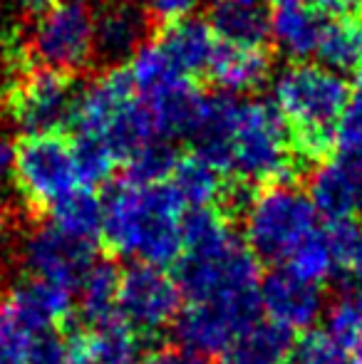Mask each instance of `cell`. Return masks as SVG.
Returning a JSON list of instances; mask_svg holds the SVG:
<instances>
[{"label": "cell", "mask_w": 362, "mask_h": 364, "mask_svg": "<svg viewBox=\"0 0 362 364\" xmlns=\"http://www.w3.org/2000/svg\"><path fill=\"white\" fill-rule=\"evenodd\" d=\"M166 58L174 63L183 77H191L198 73H208L213 55H216V35L206 20L186 18L179 23L164 25L159 40H156Z\"/></svg>", "instance_id": "19"}, {"label": "cell", "mask_w": 362, "mask_h": 364, "mask_svg": "<svg viewBox=\"0 0 362 364\" xmlns=\"http://www.w3.org/2000/svg\"><path fill=\"white\" fill-rule=\"evenodd\" d=\"M348 95L345 77L320 63H293L273 80V107L288 127L300 164L330 156Z\"/></svg>", "instance_id": "3"}, {"label": "cell", "mask_w": 362, "mask_h": 364, "mask_svg": "<svg viewBox=\"0 0 362 364\" xmlns=\"http://www.w3.org/2000/svg\"><path fill=\"white\" fill-rule=\"evenodd\" d=\"M183 302H213L261 317V263L223 208L183 216V248L174 273Z\"/></svg>", "instance_id": "1"}, {"label": "cell", "mask_w": 362, "mask_h": 364, "mask_svg": "<svg viewBox=\"0 0 362 364\" xmlns=\"http://www.w3.org/2000/svg\"><path fill=\"white\" fill-rule=\"evenodd\" d=\"M78 310L75 292L25 275L0 297V317L28 342L58 335Z\"/></svg>", "instance_id": "11"}, {"label": "cell", "mask_w": 362, "mask_h": 364, "mask_svg": "<svg viewBox=\"0 0 362 364\" xmlns=\"http://www.w3.org/2000/svg\"><path fill=\"white\" fill-rule=\"evenodd\" d=\"M280 268H285L288 273H293L295 278L305 280V283L318 285V288H323L328 280H333L335 265H333V255H330V248H328V240H325V235H323V225H320L318 233L305 240Z\"/></svg>", "instance_id": "29"}, {"label": "cell", "mask_w": 362, "mask_h": 364, "mask_svg": "<svg viewBox=\"0 0 362 364\" xmlns=\"http://www.w3.org/2000/svg\"><path fill=\"white\" fill-rule=\"evenodd\" d=\"M50 220L53 228H58L63 235L78 240V243L92 245L102 243V216H105V203L95 193V188H78L68 198L55 203L50 208Z\"/></svg>", "instance_id": "22"}, {"label": "cell", "mask_w": 362, "mask_h": 364, "mask_svg": "<svg viewBox=\"0 0 362 364\" xmlns=\"http://www.w3.org/2000/svg\"><path fill=\"white\" fill-rule=\"evenodd\" d=\"M142 364H206L203 360H198V357L188 355V352L183 350H156V352H149V357H144V362Z\"/></svg>", "instance_id": "35"}, {"label": "cell", "mask_w": 362, "mask_h": 364, "mask_svg": "<svg viewBox=\"0 0 362 364\" xmlns=\"http://www.w3.org/2000/svg\"><path fill=\"white\" fill-rule=\"evenodd\" d=\"M323 330L348 357L362 350V297L358 288L343 292L325 307Z\"/></svg>", "instance_id": "27"}, {"label": "cell", "mask_w": 362, "mask_h": 364, "mask_svg": "<svg viewBox=\"0 0 362 364\" xmlns=\"http://www.w3.org/2000/svg\"><path fill=\"white\" fill-rule=\"evenodd\" d=\"M358 30V50H360V63H362V23H360V28H355Z\"/></svg>", "instance_id": "38"}, {"label": "cell", "mask_w": 362, "mask_h": 364, "mask_svg": "<svg viewBox=\"0 0 362 364\" xmlns=\"http://www.w3.org/2000/svg\"><path fill=\"white\" fill-rule=\"evenodd\" d=\"M183 307V295L174 273L154 265L132 263L119 275L117 320L127 325L142 342L159 337L171 327Z\"/></svg>", "instance_id": "8"}, {"label": "cell", "mask_w": 362, "mask_h": 364, "mask_svg": "<svg viewBox=\"0 0 362 364\" xmlns=\"http://www.w3.org/2000/svg\"><path fill=\"white\" fill-rule=\"evenodd\" d=\"M75 159H78V171H80V181L85 188H95L97 183L107 181L115 171V166L119 164V159L115 156L107 144L95 139H80L75 136Z\"/></svg>", "instance_id": "30"}, {"label": "cell", "mask_w": 362, "mask_h": 364, "mask_svg": "<svg viewBox=\"0 0 362 364\" xmlns=\"http://www.w3.org/2000/svg\"><path fill=\"white\" fill-rule=\"evenodd\" d=\"M73 127L80 139L102 141L122 164L142 149L164 141L127 70H107L78 92Z\"/></svg>", "instance_id": "4"}, {"label": "cell", "mask_w": 362, "mask_h": 364, "mask_svg": "<svg viewBox=\"0 0 362 364\" xmlns=\"http://www.w3.org/2000/svg\"><path fill=\"white\" fill-rule=\"evenodd\" d=\"M78 87L73 77L58 70H35L23 75L5 92V109L25 136L63 134L73 124Z\"/></svg>", "instance_id": "10"}, {"label": "cell", "mask_w": 362, "mask_h": 364, "mask_svg": "<svg viewBox=\"0 0 362 364\" xmlns=\"http://www.w3.org/2000/svg\"><path fill=\"white\" fill-rule=\"evenodd\" d=\"M325 23L328 20L320 15V10L310 8V5H280L273 15L271 38L280 48V53L293 60H305L318 53Z\"/></svg>", "instance_id": "21"}, {"label": "cell", "mask_w": 362, "mask_h": 364, "mask_svg": "<svg viewBox=\"0 0 362 364\" xmlns=\"http://www.w3.org/2000/svg\"><path fill=\"white\" fill-rule=\"evenodd\" d=\"M308 198L325 223L358 218L362 213V156H325L310 173Z\"/></svg>", "instance_id": "14"}, {"label": "cell", "mask_w": 362, "mask_h": 364, "mask_svg": "<svg viewBox=\"0 0 362 364\" xmlns=\"http://www.w3.org/2000/svg\"><path fill=\"white\" fill-rule=\"evenodd\" d=\"M293 335L258 320L233 342L226 355V364H288Z\"/></svg>", "instance_id": "24"}, {"label": "cell", "mask_w": 362, "mask_h": 364, "mask_svg": "<svg viewBox=\"0 0 362 364\" xmlns=\"http://www.w3.org/2000/svg\"><path fill=\"white\" fill-rule=\"evenodd\" d=\"M318 230L320 216L308 193L293 183L263 186L246 201L241 238L258 263L280 268Z\"/></svg>", "instance_id": "6"}, {"label": "cell", "mask_w": 362, "mask_h": 364, "mask_svg": "<svg viewBox=\"0 0 362 364\" xmlns=\"http://www.w3.org/2000/svg\"><path fill=\"white\" fill-rule=\"evenodd\" d=\"M95 248L63 235L50 223L40 225L23 245V263L30 278L78 292L80 280L95 263Z\"/></svg>", "instance_id": "13"}, {"label": "cell", "mask_w": 362, "mask_h": 364, "mask_svg": "<svg viewBox=\"0 0 362 364\" xmlns=\"http://www.w3.org/2000/svg\"><path fill=\"white\" fill-rule=\"evenodd\" d=\"M208 75L226 95H251L266 85L271 75V58L263 53V48L218 45L208 65Z\"/></svg>", "instance_id": "20"}, {"label": "cell", "mask_w": 362, "mask_h": 364, "mask_svg": "<svg viewBox=\"0 0 362 364\" xmlns=\"http://www.w3.org/2000/svg\"><path fill=\"white\" fill-rule=\"evenodd\" d=\"M65 364H142V340L119 320L80 325L63 337Z\"/></svg>", "instance_id": "15"}, {"label": "cell", "mask_w": 362, "mask_h": 364, "mask_svg": "<svg viewBox=\"0 0 362 364\" xmlns=\"http://www.w3.org/2000/svg\"><path fill=\"white\" fill-rule=\"evenodd\" d=\"M358 292H360V297H362V285H360V288H358Z\"/></svg>", "instance_id": "40"}, {"label": "cell", "mask_w": 362, "mask_h": 364, "mask_svg": "<svg viewBox=\"0 0 362 364\" xmlns=\"http://www.w3.org/2000/svg\"><path fill=\"white\" fill-rule=\"evenodd\" d=\"M273 3H278V8H280V5H293V3H298V0H273Z\"/></svg>", "instance_id": "39"}, {"label": "cell", "mask_w": 362, "mask_h": 364, "mask_svg": "<svg viewBox=\"0 0 362 364\" xmlns=\"http://www.w3.org/2000/svg\"><path fill=\"white\" fill-rule=\"evenodd\" d=\"M273 15L266 0H213L208 25L223 45L263 48L271 38Z\"/></svg>", "instance_id": "17"}, {"label": "cell", "mask_w": 362, "mask_h": 364, "mask_svg": "<svg viewBox=\"0 0 362 364\" xmlns=\"http://www.w3.org/2000/svg\"><path fill=\"white\" fill-rule=\"evenodd\" d=\"M127 73H129L132 85H134L137 95H139L142 100L156 95V92L174 85V82L188 80V77H183L179 70L174 68V63L166 58V53L156 43H147L144 48L129 60Z\"/></svg>", "instance_id": "26"}, {"label": "cell", "mask_w": 362, "mask_h": 364, "mask_svg": "<svg viewBox=\"0 0 362 364\" xmlns=\"http://www.w3.org/2000/svg\"><path fill=\"white\" fill-rule=\"evenodd\" d=\"M166 183L174 188L183 208L188 206L191 211H198V208H221L218 203H223V198L231 191L226 173L213 161H208L206 156L193 151V149L188 154L176 156V164L171 168Z\"/></svg>", "instance_id": "18"}, {"label": "cell", "mask_w": 362, "mask_h": 364, "mask_svg": "<svg viewBox=\"0 0 362 364\" xmlns=\"http://www.w3.org/2000/svg\"><path fill=\"white\" fill-rule=\"evenodd\" d=\"M315 10H323L328 15H350L362 8V0H313Z\"/></svg>", "instance_id": "36"}, {"label": "cell", "mask_w": 362, "mask_h": 364, "mask_svg": "<svg viewBox=\"0 0 362 364\" xmlns=\"http://www.w3.org/2000/svg\"><path fill=\"white\" fill-rule=\"evenodd\" d=\"M13 166H15V146L0 136V201L5 198L13 183Z\"/></svg>", "instance_id": "34"}, {"label": "cell", "mask_w": 362, "mask_h": 364, "mask_svg": "<svg viewBox=\"0 0 362 364\" xmlns=\"http://www.w3.org/2000/svg\"><path fill=\"white\" fill-rule=\"evenodd\" d=\"M198 3L201 0H147V10L164 25H171L193 18V10L198 8Z\"/></svg>", "instance_id": "33"}, {"label": "cell", "mask_w": 362, "mask_h": 364, "mask_svg": "<svg viewBox=\"0 0 362 364\" xmlns=\"http://www.w3.org/2000/svg\"><path fill=\"white\" fill-rule=\"evenodd\" d=\"M335 144L340 154L362 156V77L350 90L338 124H335Z\"/></svg>", "instance_id": "32"}, {"label": "cell", "mask_w": 362, "mask_h": 364, "mask_svg": "<svg viewBox=\"0 0 362 364\" xmlns=\"http://www.w3.org/2000/svg\"><path fill=\"white\" fill-rule=\"evenodd\" d=\"M300 166L283 117L271 102L238 100L226 141L223 171L241 183H288Z\"/></svg>", "instance_id": "5"}, {"label": "cell", "mask_w": 362, "mask_h": 364, "mask_svg": "<svg viewBox=\"0 0 362 364\" xmlns=\"http://www.w3.org/2000/svg\"><path fill=\"white\" fill-rule=\"evenodd\" d=\"M149 15L134 0H110L95 13V53L110 63L132 60L147 45Z\"/></svg>", "instance_id": "16"}, {"label": "cell", "mask_w": 362, "mask_h": 364, "mask_svg": "<svg viewBox=\"0 0 362 364\" xmlns=\"http://www.w3.org/2000/svg\"><path fill=\"white\" fill-rule=\"evenodd\" d=\"M35 60L48 70L73 75L95 55V13L85 0H58L35 20L30 35Z\"/></svg>", "instance_id": "9"}, {"label": "cell", "mask_w": 362, "mask_h": 364, "mask_svg": "<svg viewBox=\"0 0 362 364\" xmlns=\"http://www.w3.org/2000/svg\"><path fill=\"white\" fill-rule=\"evenodd\" d=\"M102 203V243L115 258L164 270L179 263L186 213L169 183H137L122 178Z\"/></svg>", "instance_id": "2"}, {"label": "cell", "mask_w": 362, "mask_h": 364, "mask_svg": "<svg viewBox=\"0 0 362 364\" xmlns=\"http://www.w3.org/2000/svg\"><path fill=\"white\" fill-rule=\"evenodd\" d=\"M323 235L333 255L335 275L348 280L353 288L362 285V223L358 218L325 223Z\"/></svg>", "instance_id": "25"}, {"label": "cell", "mask_w": 362, "mask_h": 364, "mask_svg": "<svg viewBox=\"0 0 362 364\" xmlns=\"http://www.w3.org/2000/svg\"><path fill=\"white\" fill-rule=\"evenodd\" d=\"M345 364H362V350L360 352H355V355H350L348 357V362Z\"/></svg>", "instance_id": "37"}, {"label": "cell", "mask_w": 362, "mask_h": 364, "mask_svg": "<svg viewBox=\"0 0 362 364\" xmlns=\"http://www.w3.org/2000/svg\"><path fill=\"white\" fill-rule=\"evenodd\" d=\"M345 362H348V355L335 345V340L323 327H313V330L295 337L288 355V364H345Z\"/></svg>", "instance_id": "31"}, {"label": "cell", "mask_w": 362, "mask_h": 364, "mask_svg": "<svg viewBox=\"0 0 362 364\" xmlns=\"http://www.w3.org/2000/svg\"><path fill=\"white\" fill-rule=\"evenodd\" d=\"M119 275L115 263L95 260L85 278L80 280L75 300L78 312L82 315V325H102L117 320V292H119Z\"/></svg>", "instance_id": "23"}, {"label": "cell", "mask_w": 362, "mask_h": 364, "mask_svg": "<svg viewBox=\"0 0 362 364\" xmlns=\"http://www.w3.org/2000/svg\"><path fill=\"white\" fill-rule=\"evenodd\" d=\"M258 305L263 320L288 335H303L313 330L328 307L323 288L295 278L285 268H275L263 275Z\"/></svg>", "instance_id": "12"}, {"label": "cell", "mask_w": 362, "mask_h": 364, "mask_svg": "<svg viewBox=\"0 0 362 364\" xmlns=\"http://www.w3.org/2000/svg\"><path fill=\"white\" fill-rule=\"evenodd\" d=\"M315 58L320 65L333 73H348L355 65H360V50H358V30L343 20H328L320 38L318 53Z\"/></svg>", "instance_id": "28"}, {"label": "cell", "mask_w": 362, "mask_h": 364, "mask_svg": "<svg viewBox=\"0 0 362 364\" xmlns=\"http://www.w3.org/2000/svg\"><path fill=\"white\" fill-rule=\"evenodd\" d=\"M13 183L30 211L50 213L55 203L82 188L73 139L63 134L23 136L15 144Z\"/></svg>", "instance_id": "7"}]
</instances>
